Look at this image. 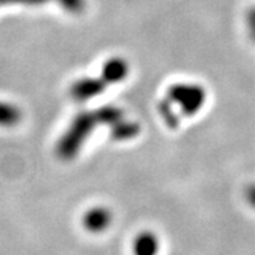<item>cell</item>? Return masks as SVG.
<instances>
[{
  "mask_svg": "<svg viewBox=\"0 0 255 255\" xmlns=\"http://www.w3.org/2000/svg\"><path fill=\"white\" fill-rule=\"evenodd\" d=\"M158 250V237L150 231L141 232L133 241V255H157Z\"/></svg>",
  "mask_w": 255,
  "mask_h": 255,
  "instance_id": "obj_5",
  "label": "cell"
},
{
  "mask_svg": "<svg viewBox=\"0 0 255 255\" xmlns=\"http://www.w3.org/2000/svg\"><path fill=\"white\" fill-rule=\"evenodd\" d=\"M105 81H99V79H81L77 83H74L73 88H71V95L75 97L77 100L84 101L88 99L97 96L105 90Z\"/></svg>",
  "mask_w": 255,
  "mask_h": 255,
  "instance_id": "obj_3",
  "label": "cell"
},
{
  "mask_svg": "<svg viewBox=\"0 0 255 255\" xmlns=\"http://www.w3.org/2000/svg\"><path fill=\"white\" fill-rule=\"evenodd\" d=\"M167 96L172 104H179L183 113L187 116L197 113L204 107L206 99L204 88L193 83L174 84L168 90Z\"/></svg>",
  "mask_w": 255,
  "mask_h": 255,
  "instance_id": "obj_1",
  "label": "cell"
},
{
  "mask_svg": "<svg viewBox=\"0 0 255 255\" xmlns=\"http://www.w3.org/2000/svg\"><path fill=\"white\" fill-rule=\"evenodd\" d=\"M22 120V110L16 104L0 100V127L10 128L17 126Z\"/></svg>",
  "mask_w": 255,
  "mask_h": 255,
  "instance_id": "obj_6",
  "label": "cell"
},
{
  "mask_svg": "<svg viewBox=\"0 0 255 255\" xmlns=\"http://www.w3.org/2000/svg\"><path fill=\"white\" fill-rule=\"evenodd\" d=\"M128 74V65L120 57L110 58L103 68V79L105 83H118Z\"/></svg>",
  "mask_w": 255,
  "mask_h": 255,
  "instance_id": "obj_4",
  "label": "cell"
},
{
  "mask_svg": "<svg viewBox=\"0 0 255 255\" xmlns=\"http://www.w3.org/2000/svg\"><path fill=\"white\" fill-rule=\"evenodd\" d=\"M113 222V214L105 206L91 207L83 217L84 228L91 233H101L107 231Z\"/></svg>",
  "mask_w": 255,
  "mask_h": 255,
  "instance_id": "obj_2",
  "label": "cell"
}]
</instances>
